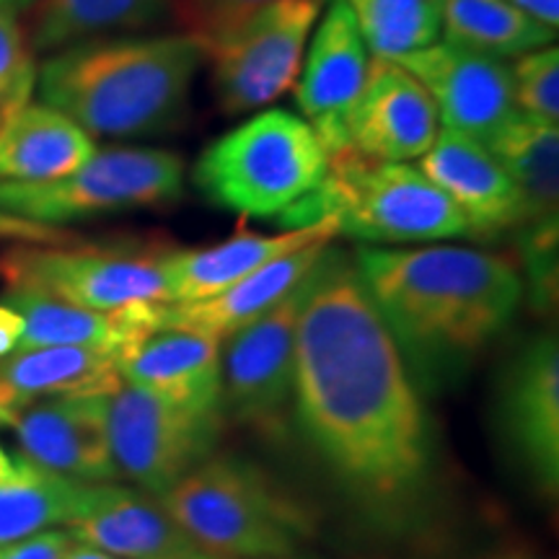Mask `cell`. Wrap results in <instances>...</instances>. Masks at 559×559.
<instances>
[{
    "instance_id": "cell-28",
    "label": "cell",
    "mask_w": 559,
    "mask_h": 559,
    "mask_svg": "<svg viewBox=\"0 0 559 559\" xmlns=\"http://www.w3.org/2000/svg\"><path fill=\"white\" fill-rule=\"evenodd\" d=\"M88 489L91 485L58 477L19 459L16 474L0 481V544L68 526L86 502Z\"/></svg>"
},
{
    "instance_id": "cell-31",
    "label": "cell",
    "mask_w": 559,
    "mask_h": 559,
    "mask_svg": "<svg viewBox=\"0 0 559 559\" xmlns=\"http://www.w3.org/2000/svg\"><path fill=\"white\" fill-rule=\"evenodd\" d=\"M34 88H37V66L29 41L21 32L16 16L0 13V115L9 117L26 107Z\"/></svg>"
},
{
    "instance_id": "cell-11",
    "label": "cell",
    "mask_w": 559,
    "mask_h": 559,
    "mask_svg": "<svg viewBox=\"0 0 559 559\" xmlns=\"http://www.w3.org/2000/svg\"><path fill=\"white\" fill-rule=\"evenodd\" d=\"M300 285L221 347L223 415L267 438L288 436L293 425Z\"/></svg>"
},
{
    "instance_id": "cell-20",
    "label": "cell",
    "mask_w": 559,
    "mask_h": 559,
    "mask_svg": "<svg viewBox=\"0 0 559 559\" xmlns=\"http://www.w3.org/2000/svg\"><path fill=\"white\" fill-rule=\"evenodd\" d=\"M66 528L75 542L117 559H171L194 549L164 502L111 481L91 485L86 502Z\"/></svg>"
},
{
    "instance_id": "cell-19",
    "label": "cell",
    "mask_w": 559,
    "mask_h": 559,
    "mask_svg": "<svg viewBox=\"0 0 559 559\" xmlns=\"http://www.w3.org/2000/svg\"><path fill=\"white\" fill-rule=\"evenodd\" d=\"M337 226L319 221L304 228H288L283 234H251L239 228L234 236L205 249L164 251L160 267L166 280V304H187L218 296L264 264L309 247L313 241H334Z\"/></svg>"
},
{
    "instance_id": "cell-4",
    "label": "cell",
    "mask_w": 559,
    "mask_h": 559,
    "mask_svg": "<svg viewBox=\"0 0 559 559\" xmlns=\"http://www.w3.org/2000/svg\"><path fill=\"white\" fill-rule=\"evenodd\" d=\"M290 228L332 221L368 243H425L474 236L464 213L417 166L381 164L345 148L311 198L283 215Z\"/></svg>"
},
{
    "instance_id": "cell-30",
    "label": "cell",
    "mask_w": 559,
    "mask_h": 559,
    "mask_svg": "<svg viewBox=\"0 0 559 559\" xmlns=\"http://www.w3.org/2000/svg\"><path fill=\"white\" fill-rule=\"evenodd\" d=\"M513 99L521 115L536 120H559V50L557 45L526 52L510 66Z\"/></svg>"
},
{
    "instance_id": "cell-5",
    "label": "cell",
    "mask_w": 559,
    "mask_h": 559,
    "mask_svg": "<svg viewBox=\"0 0 559 559\" xmlns=\"http://www.w3.org/2000/svg\"><path fill=\"white\" fill-rule=\"evenodd\" d=\"M158 500L194 547L218 559L296 555L311 534L298 502L234 453H210Z\"/></svg>"
},
{
    "instance_id": "cell-27",
    "label": "cell",
    "mask_w": 559,
    "mask_h": 559,
    "mask_svg": "<svg viewBox=\"0 0 559 559\" xmlns=\"http://www.w3.org/2000/svg\"><path fill=\"white\" fill-rule=\"evenodd\" d=\"M445 41L489 58L521 55L555 45L557 32L528 19L508 0H436Z\"/></svg>"
},
{
    "instance_id": "cell-23",
    "label": "cell",
    "mask_w": 559,
    "mask_h": 559,
    "mask_svg": "<svg viewBox=\"0 0 559 559\" xmlns=\"http://www.w3.org/2000/svg\"><path fill=\"white\" fill-rule=\"evenodd\" d=\"M94 153V138L47 104L29 102L0 120V181L37 185L60 179Z\"/></svg>"
},
{
    "instance_id": "cell-24",
    "label": "cell",
    "mask_w": 559,
    "mask_h": 559,
    "mask_svg": "<svg viewBox=\"0 0 559 559\" xmlns=\"http://www.w3.org/2000/svg\"><path fill=\"white\" fill-rule=\"evenodd\" d=\"M526 205L523 236H557L559 215V128L515 111L487 140Z\"/></svg>"
},
{
    "instance_id": "cell-32",
    "label": "cell",
    "mask_w": 559,
    "mask_h": 559,
    "mask_svg": "<svg viewBox=\"0 0 559 559\" xmlns=\"http://www.w3.org/2000/svg\"><path fill=\"white\" fill-rule=\"evenodd\" d=\"M267 3L272 0H187V13L194 29L192 34L205 39Z\"/></svg>"
},
{
    "instance_id": "cell-40",
    "label": "cell",
    "mask_w": 559,
    "mask_h": 559,
    "mask_svg": "<svg viewBox=\"0 0 559 559\" xmlns=\"http://www.w3.org/2000/svg\"><path fill=\"white\" fill-rule=\"evenodd\" d=\"M489 559H539V557H534L531 551H502V555H495Z\"/></svg>"
},
{
    "instance_id": "cell-12",
    "label": "cell",
    "mask_w": 559,
    "mask_h": 559,
    "mask_svg": "<svg viewBox=\"0 0 559 559\" xmlns=\"http://www.w3.org/2000/svg\"><path fill=\"white\" fill-rule=\"evenodd\" d=\"M498 419L510 456L544 495L555 498L559 487V345L555 334L528 340L502 370Z\"/></svg>"
},
{
    "instance_id": "cell-18",
    "label": "cell",
    "mask_w": 559,
    "mask_h": 559,
    "mask_svg": "<svg viewBox=\"0 0 559 559\" xmlns=\"http://www.w3.org/2000/svg\"><path fill=\"white\" fill-rule=\"evenodd\" d=\"M417 169L464 213L474 234L492 236L526 226L519 187L479 140L438 130Z\"/></svg>"
},
{
    "instance_id": "cell-7",
    "label": "cell",
    "mask_w": 559,
    "mask_h": 559,
    "mask_svg": "<svg viewBox=\"0 0 559 559\" xmlns=\"http://www.w3.org/2000/svg\"><path fill=\"white\" fill-rule=\"evenodd\" d=\"M185 160L160 148H96L86 164L60 179L16 185L0 181V213L58 226V223L156 207L181 198Z\"/></svg>"
},
{
    "instance_id": "cell-36",
    "label": "cell",
    "mask_w": 559,
    "mask_h": 559,
    "mask_svg": "<svg viewBox=\"0 0 559 559\" xmlns=\"http://www.w3.org/2000/svg\"><path fill=\"white\" fill-rule=\"evenodd\" d=\"M62 559H117V557H111V555H107V551L88 547V544H81L73 539V544H70L66 555H62Z\"/></svg>"
},
{
    "instance_id": "cell-8",
    "label": "cell",
    "mask_w": 559,
    "mask_h": 559,
    "mask_svg": "<svg viewBox=\"0 0 559 559\" xmlns=\"http://www.w3.org/2000/svg\"><path fill=\"white\" fill-rule=\"evenodd\" d=\"M321 3L324 0H272L202 39L226 115L267 107L296 86Z\"/></svg>"
},
{
    "instance_id": "cell-34",
    "label": "cell",
    "mask_w": 559,
    "mask_h": 559,
    "mask_svg": "<svg viewBox=\"0 0 559 559\" xmlns=\"http://www.w3.org/2000/svg\"><path fill=\"white\" fill-rule=\"evenodd\" d=\"M24 337V319L9 304H0V360L16 353L19 342Z\"/></svg>"
},
{
    "instance_id": "cell-13",
    "label": "cell",
    "mask_w": 559,
    "mask_h": 559,
    "mask_svg": "<svg viewBox=\"0 0 559 559\" xmlns=\"http://www.w3.org/2000/svg\"><path fill=\"white\" fill-rule=\"evenodd\" d=\"M311 47L296 81V104L326 153L349 148L353 117L366 86L370 52L353 13L332 0L313 26Z\"/></svg>"
},
{
    "instance_id": "cell-42",
    "label": "cell",
    "mask_w": 559,
    "mask_h": 559,
    "mask_svg": "<svg viewBox=\"0 0 559 559\" xmlns=\"http://www.w3.org/2000/svg\"><path fill=\"white\" fill-rule=\"evenodd\" d=\"M0 120H3V115H0Z\"/></svg>"
},
{
    "instance_id": "cell-9",
    "label": "cell",
    "mask_w": 559,
    "mask_h": 559,
    "mask_svg": "<svg viewBox=\"0 0 559 559\" xmlns=\"http://www.w3.org/2000/svg\"><path fill=\"white\" fill-rule=\"evenodd\" d=\"M107 440L117 477L164 498L200 461L215 453L223 417L171 407L151 391L122 381L107 394Z\"/></svg>"
},
{
    "instance_id": "cell-35",
    "label": "cell",
    "mask_w": 559,
    "mask_h": 559,
    "mask_svg": "<svg viewBox=\"0 0 559 559\" xmlns=\"http://www.w3.org/2000/svg\"><path fill=\"white\" fill-rule=\"evenodd\" d=\"M510 5H515L521 13H526L528 19L539 21V24L549 26L557 32L559 26V0H508Z\"/></svg>"
},
{
    "instance_id": "cell-3",
    "label": "cell",
    "mask_w": 559,
    "mask_h": 559,
    "mask_svg": "<svg viewBox=\"0 0 559 559\" xmlns=\"http://www.w3.org/2000/svg\"><path fill=\"white\" fill-rule=\"evenodd\" d=\"M202 62L198 34L88 39L41 62L37 91L91 138L156 135L181 120Z\"/></svg>"
},
{
    "instance_id": "cell-22",
    "label": "cell",
    "mask_w": 559,
    "mask_h": 559,
    "mask_svg": "<svg viewBox=\"0 0 559 559\" xmlns=\"http://www.w3.org/2000/svg\"><path fill=\"white\" fill-rule=\"evenodd\" d=\"M122 383L117 355L91 347L16 349L0 360V428L34 402L107 396Z\"/></svg>"
},
{
    "instance_id": "cell-15",
    "label": "cell",
    "mask_w": 559,
    "mask_h": 559,
    "mask_svg": "<svg viewBox=\"0 0 559 559\" xmlns=\"http://www.w3.org/2000/svg\"><path fill=\"white\" fill-rule=\"evenodd\" d=\"M107 396H55L19 409L9 428L29 464L58 477L99 485L117 479L107 440Z\"/></svg>"
},
{
    "instance_id": "cell-10",
    "label": "cell",
    "mask_w": 559,
    "mask_h": 559,
    "mask_svg": "<svg viewBox=\"0 0 559 559\" xmlns=\"http://www.w3.org/2000/svg\"><path fill=\"white\" fill-rule=\"evenodd\" d=\"M164 251L62 249L21 243L0 260L9 288H26L91 311L166 304Z\"/></svg>"
},
{
    "instance_id": "cell-6",
    "label": "cell",
    "mask_w": 559,
    "mask_h": 559,
    "mask_svg": "<svg viewBox=\"0 0 559 559\" xmlns=\"http://www.w3.org/2000/svg\"><path fill=\"white\" fill-rule=\"evenodd\" d=\"M326 153L304 117L270 109L207 145L194 185L215 207L251 218H280L324 185Z\"/></svg>"
},
{
    "instance_id": "cell-16",
    "label": "cell",
    "mask_w": 559,
    "mask_h": 559,
    "mask_svg": "<svg viewBox=\"0 0 559 559\" xmlns=\"http://www.w3.org/2000/svg\"><path fill=\"white\" fill-rule=\"evenodd\" d=\"M122 381L151 391L171 407L202 417H223L221 340L210 334L153 326L117 353Z\"/></svg>"
},
{
    "instance_id": "cell-17",
    "label": "cell",
    "mask_w": 559,
    "mask_h": 559,
    "mask_svg": "<svg viewBox=\"0 0 559 559\" xmlns=\"http://www.w3.org/2000/svg\"><path fill=\"white\" fill-rule=\"evenodd\" d=\"M438 124L436 104L409 70L394 60H370L349 148L381 164H407L425 156Z\"/></svg>"
},
{
    "instance_id": "cell-1",
    "label": "cell",
    "mask_w": 559,
    "mask_h": 559,
    "mask_svg": "<svg viewBox=\"0 0 559 559\" xmlns=\"http://www.w3.org/2000/svg\"><path fill=\"white\" fill-rule=\"evenodd\" d=\"M293 423L381 526H404L425 500V407L355 260L332 243L300 285Z\"/></svg>"
},
{
    "instance_id": "cell-14",
    "label": "cell",
    "mask_w": 559,
    "mask_h": 559,
    "mask_svg": "<svg viewBox=\"0 0 559 559\" xmlns=\"http://www.w3.org/2000/svg\"><path fill=\"white\" fill-rule=\"evenodd\" d=\"M423 83L436 104L443 130L479 140L481 145L515 115L510 66L451 41H432L396 58Z\"/></svg>"
},
{
    "instance_id": "cell-25",
    "label": "cell",
    "mask_w": 559,
    "mask_h": 559,
    "mask_svg": "<svg viewBox=\"0 0 559 559\" xmlns=\"http://www.w3.org/2000/svg\"><path fill=\"white\" fill-rule=\"evenodd\" d=\"M24 319L19 349L32 347H91L120 353L135 334L148 330L145 304L122 311H91L45 293L9 288V300Z\"/></svg>"
},
{
    "instance_id": "cell-38",
    "label": "cell",
    "mask_w": 559,
    "mask_h": 559,
    "mask_svg": "<svg viewBox=\"0 0 559 559\" xmlns=\"http://www.w3.org/2000/svg\"><path fill=\"white\" fill-rule=\"evenodd\" d=\"M13 474H16V461L9 459V453L0 449V481L13 477Z\"/></svg>"
},
{
    "instance_id": "cell-2",
    "label": "cell",
    "mask_w": 559,
    "mask_h": 559,
    "mask_svg": "<svg viewBox=\"0 0 559 559\" xmlns=\"http://www.w3.org/2000/svg\"><path fill=\"white\" fill-rule=\"evenodd\" d=\"M370 300L419 379L445 381L510 324L523 300L513 262L469 247L358 249Z\"/></svg>"
},
{
    "instance_id": "cell-29",
    "label": "cell",
    "mask_w": 559,
    "mask_h": 559,
    "mask_svg": "<svg viewBox=\"0 0 559 559\" xmlns=\"http://www.w3.org/2000/svg\"><path fill=\"white\" fill-rule=\"evenodd\" d=\"M353 13L368 52L396 60L438 41L440 16L436 0H337Z\"/></svg>"
},
{
    "instance_id": "cell-26",
    "label": "cell",
    "mask_w": 559,
    "mask_h": 559,
    "mask_svg": "<svg viewBox=\"0 0 559 559\" xmlns=\"http://www.w3.org/2000/svg\"><path fill=\"white\" fill-rule=\"evenodd\" d=\"M171 0H37L32 45L55 52L109 34L143 32L156 26Z\"/></svg>"
},
{
    "instance_id": "cell-41",
    "label": "cell",
    "mask_w": 559,
    "mask_h": 559,
    "mask_svg": "<svg viewBox=\"0 0 559 559\" xmlns=\"http://www.w3.org/2000/svg\"><path fill=\"white\" fill-rule=\"evenodd\" d=\"M267 559H313V557H298V555H285V557H267Z\"/></svg>"
},
{
    "instance_id": "cell-21",
    "label": "cell",
    "mask_w": 559,
    "mask_h": 559,
    "mask_svg": "<svg viewBox=\"0 0 559 559\" xmlns=\"http://www.w3.org/2000/svg\"><path fill=\"white\" fill-rule=\"evenodd\" d=\"M330 243L332 241H313L309 247L290 251L213 298L187 300V304H151L148 326L151 330L153 326H179V330L202 332L223 342L228 334L239 332L249 321L260 319L272 306L290 296L311 275Z\"/></svg>"
},
{
    "instance_id": "cell-37",
    "label": "cell",
    "mask_w": 559,
    "mask_h": 559,
    "mask_svg": "<svg viewBox=\"0 0 559 559\" xmlns=\"http://www.w3.org/2000/svg\"><path fill=\"white\" fill-rule=\"evenodd\" d=\"M34 3H37V0H0V13H9V16H19V13H24L26 9H32Z\"/></svg>"
},
{
    "instance_id": "cell-33",
    "label": "cell",
    "mask_w": 559,
    "mask_h": 559,
    "mask_svg": "<svg viewBox=\"0 0 559 559\" xmlns=\"http://www.w3.org/2000/svg\"><path fill=\"white\" fill-rule=\"evenodd\" d=\"M70 544L73 536L68 528H50L29 539L0 544V559H62Z\"/></svg>"
},
{
    "instance_id": "cell-39",
    "label": "cell",
    "mask_w": 559,
    "mask_h": 559,
    "mask_svg": "<svg viewBox=\"0 0 559 559\" xmlns=\"http://www.w3.org/2000/svg\"><path fill=\"white\" fill-rule=\"evenodd\" d=\"M171 559H218V557H213V555H207V551H202V549H190V551H181V555H177V557H171Z\"/></svg>"
}]
</instances>
